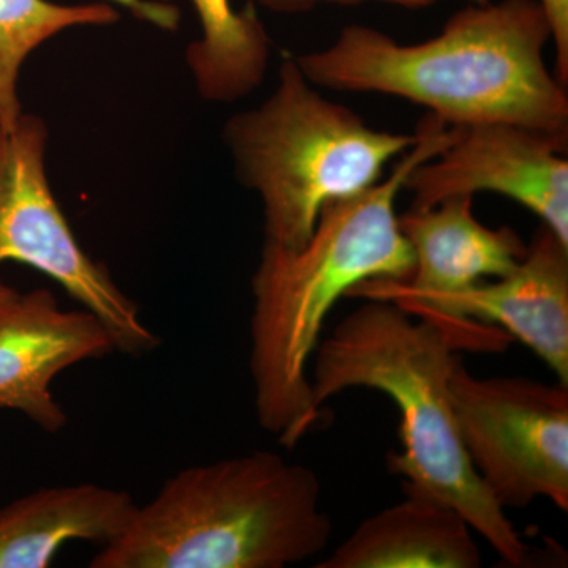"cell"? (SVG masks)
Listing matches in <instances>:
<instances>
[{
    "mask_svg": "<svg viewBox=\"0 0 568 568\" xmlns=\"http://www.w3.org/2000/svg\"><path fill=\"white\" fill-rule=\"evenodd\" d=\"M108 2L59 3L52 0H0V129L20 121L22 65L59 33L78 28H106L119 21Z\"/></svg>",
    "mask_w": 568,
    "mask_h": 568,
    "instance_id": "obj_15",
    "label": "cell"
},
{
    "mask_svg": "<svg viewBox=\"0 0 568 568\" xmlns=\"http://www.w3.org/2000/svg\"><path fill=\"white\" fill-rule=\"evenodd\" d=\"M405 499L373 515L316 568H478L480 549L465 517L403 481Z\"/></svg>",
    "mask_w": 568,
    "mask_h": 568,
    "instance_id": "obj_12",
    "label": "cell"
},
{
    "mask_svg": "<svg viewBox=\"0 0 568 568\" xmlns=\"http://www.w3.org/2000/svg\"><path fill=\"white\" fill-rule=\"evenodd\" d=\"M111 6L132 13L136 20L148 22L162 31H178L181 11L170 0H106Z\"/></svg>",
    "mask_w": 568,
    "mask_h": 568,
    "instance_id": "obj_18",
    "label": "cell"
},
{
    "mask_svg": "<svg viewBox=\"0 0 568 568\" xmlns=\"http://www.w3.org/2000/svg\"><path fill=\"white\" fill-rule=\"evenodd\" d=\"M256 6L280 14H301L321 6H361L365 2L392 3L406 9H425L437 0H254ZM469 3H487L489 0H467Z\"/></svg>",
    "mask_w": 568,
    "mask_h": 568,
    "instance_id": "obj_16",
    "label": "cell"
},
{
    "mask_svg": "<svg viewBox=\"0 0 568 568\" xmlns=\"http://www.w3.org/2000/svg\"><path fill=\"white\" fill-rule=\"evenodd\" d=\"M545 14H547L549 28H551L552 44L556 50L555 77L560 84L568 82V0H538Z\"/></svg>",
    "mask_w": 568,
    "mask_h": 568,
    "instance_id": "obj_17",
    "label": "cell"
},
{
    "mask_svg": "<svg viewBox=\"0 0 568 568\" xmlns=\"http://www.w3.org/2000/svg\"><path fill=\"white\" fill-rule=\"evenodd\" d=\"M399 306L467 334H485L489 323L499 324L568 386V245L544 223L507 275Z\"/></svg>",
    "mask_w": 568,
    "mask_h": 568,
    "instance_id": "obj_9",
    "label": "cell"
},
{
    "mask_svg": "<svg viewBox=\"0 0 568 568\" xmlns=\"http://www.w3.org/2000/svg\"><path fill=\"white\" fill-rule=\"evenodd\" d=\"M47 122L22 112L0 129V264L20 263L61 284L82 308L99 317L114 349L141 355L160 346L138 306L84 252L52 193L47 173Z\"/></svg>",
    "mask_w": 568,
    "mask_h": 568,
    "instance_id": "obj_6",
    "label": "cell"
},
{
    "mask_svg": "<svg viewBox=\"0 0 568 568\" xmlns=\"http://www.w3.org/2000/svg\"><path fill=\"white\" fill-rule=\"evenodd\" d=\"M18 295H20V293L3 282L2 276H0V308L9 305L10 302H13L14 298L18 297Z\"/></svg>",
    "mask_w": 568,
    "mask_h": 568,
    "instance_id": "obj_19",
    "label": "cell"
},
{
    "mask_svg": "<svg viewBox=\"0 0 568 568\" xmlns=\"http://www.w3.org/2000/svg\"><path fill=\"white\" fill-rule=\"evenodd\" d=\"M200 39L186 48V65L204 100L233 103L260 88L271 59V37L253 7L231 0H192Z\"/></svg>",
    "mask_w": 568,
    "mask_h": 568,
    "instance_id": "obj_14",
    "label": "cell"
},
{
    "mask_svg": "<svg viewBox=\"0 0 568 568\" xmlns=\"http://www.w3.org/2000/svg\"><path fill=\"white\" fill-rule=\"evenodd\" d=\"M549 41L538 0H489L457 11L422 43L353 24L295 62L316 88L399 97L448 125L504 122L567 138V89L545 62Z\"/></svg>",
    "mask_w": 568,
    "mask_h": 568,
    "instance_id": "obj_2",
    "label": "cell"
},
{
    "mask_svg": "<svg viewBox=\"0 0 568 568\" xmlns=\"http://www.w3.org/2000/svg\"><path fill=\"white\" fill-rule=\"evenodd\" d=\"M122 489L82 484L39 489L0 508V568L50 567L73 540L110 544L134 510Z\"/></svg>",
    "mask_w": 568,
    "mask_h": 568,
    "instance_id": "obj_13",
    "label": "cell"
},
{
    "mask_svg": "<svg viewBox=\"0 0 568 568\" xmlns=\"http://www.w3.org/2000/svg\"><path fill=\"white\" fill-rule=\"evenodd\" d=\"M332 519L310 467L256 450L168 478L92 568H283L327 548Z\"/></svg>",
    "mask_w": 568,
    "mask_h": 568,
    "instance_id": "obj_4",
    "label": "cell"
},
{
    "mask_svg": "<svg viewBox=\"0 0 568 568\" xmlns=\"http://www.w3.org/2000/svg\"><path fill=\"white\" fill-rule=\"evenodd\" d=\"M111 351L110 332L88 310L65 312L50 290L18 295L0 308V409L18 410L55 435L69 417L52 395V381Z\"/></svg>",
    "mask_w": 568,
    "mask_h": 568,
    "instance_id": "obj_10",
    "label": "cell"
},
{
    "mask_svg": "<svg viewBox=\"0 0 568 568\" xmlns=\"http://www.w3.org/2000/svg\"><path fill=\"white\" fill-rule=\"evenodd\" d=\"M473 204L474 196H452L398 215L399 230L414 254L413 274L405 282L358 284L351 297L410 304L459 293L514 271L528 245L511 227L493 230L478 222Z\"/></svg>",
    "mask_w": 568,
    "mask_h": 568,
    "instance_id": "obj_11",
    "label": "cell"
},
{
    "mask_svg": "<svg viewBox=\"0 0 568 568\" xmlns=\"http://www.w3.org/2000/svg\"><path fill=\"white\" fill-rule=\"evenodd\" d=\"M459 349H481L457 328L369 298L317 345L313 402L323 407L347 388H373L398 406L403 452L388 465L406 484L458 510L474 532L514 567L529 548L470 465L452 402L450 379Z\"/></svg>",
    "mask_w": 568,
    "mask_h": 568,
    "instance_id": "obj_3",
    "label": "cell"
},
{
    "mask_svg": "<svg viewBox=\"0 0 568 568\" xmlns=\"http://www.w3.org/2000/svg\"><path fill=\"white\" fill-rule=\"evenodd\" d=\"M459 437L500 507L537 497L568 510V386L470 375L462 358L450 379Z\"/></svg>",
    "mask_w": 568,
    "mask_h": 568,
    "instance_id": "obj_7",
    "label": "cell"
},
{
    "mask_svg": "<svg viewBox=\"0 0 568 568\" xmlns=\"http://www.w3.org/2000/svg\"><path fill=\"white\" fill-rule=\"evenodd\" d=\"M223 140L239 182L260 194L265 241L298 248L328 204L377 185L417 134L372 129L349 108L325 99L295 58H287L274 93L234 114Z\"/></svg>",
    "mask_w": 568,
    "mask_h": 568,
    "instance_id": "obj_5",
    "label": "cell"
},
{
    "mask_svg": "<svg viewBox=\"0 0 568 568\" xmlns=\"http://www.w3.org/2000/svg\"><path fill=\"white\" fill-rule=\"evenodd\" d=\"M452 126L446 148L407 175L413 209L452 196L503 194L568 245L567 138L504 122Z\"/></svg>",
    "mask_w": 568,
    "mask_h": 568,
    "instance_id": "obj_8",
    "label": "cell"
},
{
    "mask_svg": "<svg viewBox=\"0 0 568 568\" xmlns=\"http://www.w3.org/2000/svg\"><path fill=\"white\" fill-rule=\"evenodd\" d=\"M392 173L366 192L328 204L298 248L264 242L252 280L254 405L260 425L293 448L316 425L308 362L336 302L373 280L405 282L414 254L399 230L396 197L410 171L435 159L454 129L428 114Z\"/></svg>",
    "mask_w": 568,
    "mask_h": 568,
    "instance_id": "obj_1",
    "label": "cell"
}]
</instances>
